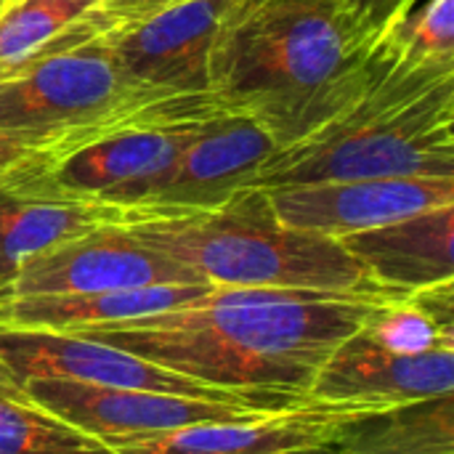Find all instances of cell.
<instances>
[{
    "instance_id": "obj_28",
    "label": "cell",
    "mask_w": 454,
    "mask_h": 454,
    "mask_svg": "<svg viewBox=\"0 0 454 454\" xmlns=\"http://www.w3.org/2000/svg\"><path fill=\"white\" fill-rule=\"evenodd\" d=\"M13 3H19V0H11V5H13Z\"/></svg>"
},
{
    "instance_id": "obj_23",
    "label": "cell",
    "mask_w": 454,
    "mask_h": 454,
    "mask_svg": "<svg viewBox=\"0 0 454 454\" xmlns=\"http://www.w3.org/2000/svg\"><path fill=\"white\" fill-rule=\"evenodd\" d=\"M40 141L43 136H35V133H0V176L8 173L32 149H37Z\"/></svg>"
},
{
    "instance_id": "obj_15",
    "label": "cell",
    "mask_w": 454,
    "mask_h": 454,
    "mask_svg": "<svg viewBox=\"0 0 454 454\" xmlns=\"http://www.w3.org/2000/svg\"><path fill=\"white\" fill-rule=\"evenodd\" d=\"M375 285L412 295L454 282V205L338 239Z\"/></svg>"
},
{
    "instance_id": "obj_27",
    "label": "cell",
    "mask_w": 454,
    "mask_h": 454,
    "mask_svg": "<svg viewBox=\"0 0 454 454\" xmlns=\"http://www.w3.org/2000/svg\"><path fill=\"white\" fill-rule=\"evenodd\" d=\"M8 5H11V0H0V16H3V11H5Z\"/></svg>"
},
{
    "instance_id": "obj_1",
    "label": "cell",
    "mask_w": 454,
    "mask_h": 454,
    "mask_svg": "<svg viewBox=\"0 0 454 454\" xmlns=\"http://www.w3.org/2000/svg\"><path fill=\"white\" fill-rule=\"evenodd\" d=\"M386 298L279 287H213L186 309L80 330L106 346L210 388L295 407L333 351L356 335Z\"/></svg>"
},
{
    "instance_id": "obj_4",
    "label": "cell",
    "mask_w": 454,
    "mask_h": 454,
    "mask_svg": "<svg viewBox=\"0 0 454 454\" xmlns=\"http://www.w3.org/2000/svg\"><path fill=\"white\" fill-rule=\"evenodd\" d=\"M122 226L218 287H279L402 301L333 237L282 223L269 192L245 186L205 210H125Z\"/></svg>"
},
{
    "instance_id": "obj_10",
    "label": "cell",
    "mask_w": 454,
    "mask_h": 454,
    "mask_svg": "<svg viewBox=\"0 0 454 454\" xmlns=\"http://www.w3.org/2000/svg\"><path fill=\"white\" fill-rule=\"evenodd\" d=\"M277 149L271 133L247 114L226 112L207 120L184 154L125 210H205L250 186L263 160Z\"/></svg>"
},
{
    "instance_id": "obj_11",
    "label": "cell",
    "mask_w": 454,
    "mask_h": 454,
    "mask_svg": "<svg viewBox=\"0 0 454 454\" xmlns=\"http://www.w3.org/2000/svg\"><path fill=\"white\" fill-rule=\"evenodd\" d=\"M239 3L181 0L101 37L133 80L173 93H205L213 45Z\"/></svg>"
},
{
    "instance_id": "obj_14",
    "label": "cell",
    "mask_w": 454,
    "mask_h": 454,
    "mask_svg": "<svg viewBox=\"0 0 454 454\" xmlns=\"http://www.w3.org/2000/svg\"><path fill=\"white\" fill-rule=\"evenodd\" d=\"M444 394H454V348L420 356L391 354L362 330L333 351L309 391L314 402L367 407H394Z\"/></svg>"
},
{
    "instance_id": "obj_6",
    "label": "cell",
    "mask_w": 454,
    "mask_h": 454,
    "mask_svg": "<svg viewBox=\"0 0 454 454\" xmlns=\"http://www.w3.org/2000/svg\"><path fill=\"white\" fill-rule=\"evenodd\" d=\"M202 125H133L69 149H32L5 178L51 197L104 202L125 210L146 184L184 154Z\"/></svg>"
},
{
    "instance_id": "obj_25",
    "label": "cell",
    "mask_w": 454,
    "mask_h": 454,
    "mask_svg": "<svg viewBox=\"0 0 454 454\" xmlns=\"http://www.w3.org/2000/svg\"><path fill=\"white\" fill-rule=\"evenodd\" d=\"M0 396H8V399H21L24 396L21 386L8 375V370L3 364H0Z\"/></svg>"
},
{
    "instance_id": "obj_24",
    "label": "cell",
    "mask_w": 454,
    "mask_h": 454,
    "mask_svg": "<svg viewBox=\"0 0 454 454\" xmlns=\"http://www.w3.org/2000/svg\"><path fill=\"white\" fill-rule=\"evenodd\" d=\"M354 8H359L362 13H367L383 32L415 3V0H346Z\"/></svg>"
},
{
    "instance_id": "obj_9",
    "label": "cell",
    "mask_w": 454,
    "mask_h": 454,
    "mask_svg": "<svg viewBox=\"0 0 454 454\" xmlns=\"http://www.w3.org/2000/svg\"><path fill=\"white\" fill-rule=\"evenodd\" d=\"M197 282L202 279L192 269L152 250L122 223H104L29 258L0 301Z\"/></svg>"
},
{
    "instance_id": "obj_22",
    "label": "cell",
    "mask_w": 454,
    "mask_h": 454,
    "mask_svg": "<svg viewBox=\"0 0 454 454\" xmlns=\"http://www.w3.org/2000/svg\"><path fill=\"white\" fill-rule=\"evenodd\" d=\"M181 0H98L93 8L85 11V19L93 24V29L101 35L130 27L168 5H176Z\"/></svg>"
},
{
    "instance_id": "obj_2",
    "label": "cell",
    "mask_w": 454,
    "mask_h": 454,
    "mask_svg": "<svg viewBox=\"0 0 454 454\" xmlns=\"http://www.w3.org/2000/svg\"><path fill=\"white\" fill-rule=\"evenodd\" d=\"M402 48L346 0H242L210 56V90L277 146L319 130L367 93Z\"/></svg>"
},
{
    "instance_id": "obj_8",
    "label": "cell",
    "mask_w": 454,
    "mask_h": 454,
    "mask_svg": "<svg viewBox=\"0 0 454 454\" xmlns=\"http://www.w3.org/2000/svg\"><path fill=\"white\" fill-rule=\"evenodd\" d=\"M0 364L21 386L29 378H56L74 380L104 388H144L162 394L197 396L210 402H226L239 407H253L261 412H277L287 407L247 399L242 394L210 388L181 372L146 362L117 346L82 338L77 333H51V330H0Z\"/></svg>"
},
{
    "instance_id": "obj_7",
    "label": "cell",
    "mask_w": 454,
    "mask_h": 454,
    "mask_svg": "<svg viewBox=\"0 0 454 454\" xmlns=\"http://www.w3.org/2000/svg\"><path fill=\"white\" fill-rule=\"evenodd\" d=\"M24 396L82 434L114 447L154 439L200 423H223L266 415L253 407L210 402L144 388H104L56 378H29Z\"/></svg>"
},
{
    "instance_id": "obj_18",
    "label": "cell",
    "mask_w": 454,
    "mask_h": 454,
    "mask_svg": "<svg viewBox=\"0 0 454 454\" xmlns=\"http://www.w3.org/2000/svg\"><path fill=\"white\" fill-rule=\"evenodd\" d=\"M333 444L343 454H454V394L364 410Z\"/></svg>"
},
{
    "instance_id": "obj_21",
    "label": "cell",
    "mask_w": 454,
    "mask_h": 454,
    "mask_svg": "<svg viewBox=\"0 0 454 454\" xmlns=\"http://www.w3.org/2000/svg\"><path fill=\"white\" fill-rule=\"evenodd\" d=\"M386 32L415 59L454 61V0H415Z\"/></svg>"
},
{
    "instance_id": "obj_3",
    "label": "cell",
    "mask_w": 454,
    "mask_h": 454,
    "mask_svg": "<svg viewBox=\"0 0 454 454\" xmlns=\"http://www.w3.org/2000/svg\"><path fill=\"white\" fill-rule=\"evenodd\" d=\"M356 178H454V61L402 51L396 64L319 130L277 146L250 186Z\"/></svg>"
},
{
    "instance_id": "obj_20",
    "label": "cell",
    "mask_w": 454,
    "mask_h": 454,
    "mask_svg": "<svg viewBox=\"0 0 454 454\" xmlns=\"http://www.w3.org/2000/svg\"><path fill=\"white\" fill-rule=\"evenodd\" d=\"M98 0H19L0 16V77L37 56Z\"/></svg>"
},
{
    "instance_id": "obj_5",
    "label": "cell",
    "mask_w": 454,
    "mask_h": 454,
    "mask_svg": "<svg viewBox=\"0 0 454 454\" xmlns=\"http://www.w3.org/2000/svg\"><path fill=\"white\" fill-rule=\"evenodd\" d=\"M170 93L133 80L82 13L35 59L0 77V133H35L45 144Z\"/></svg>"
},
{
    "instance_id": "obj_19",
    "label": "cell",
    "mask_w": 454,
    "mask_h": 454,
    "mask_svg": "<svg viewBox=\"0 0 454 454\" xmlns=\"http://www.w3.org/2000/svg\"><path fill=\"white\" fill-rule=\"evenodd\" d=\"M0 454H117L27 396H0Z\"/></svg>"
},
{
    "instance_id": "obj_12",
    "label": "cell",
    "mask_w": 454,
    "mask_h": 454,
    "mask_svg": "<svg viewBox=\"0 0 454 454\" xmlns=\"http://www.w3.org/2000/svg\"><path fill=\"white\" fill-rule=\"evenodd\" d=\"M266 192L282 223L333 239L454 205V178H356Z\"/></svg>"
},
{
    "instance_id": "obj_16",
    "label": "cell",
    "mask_w": 454,
    "mask_h": 454,
    "mask_svg": "<svg viewBox=\"0 0 454 454\" xmlns=\"http://www.w3.org/2000/svg\"><path fill=\"white\" fill-rule=\"evenodd\" d=\"M213 287L197 285H154L136 290L85 293V295H29L0 301V330H51L80 333L101 325H117L138 317L186 309L205 298Z\"/></svg>"
},
{
    "instance_id": "obj_13",
    "label": "cell",
    "mask_w": 454,
    "mask_h": 454,
    "mask_svg": "<svg viewBox=\"0 0 454 454\" xmlns=\"http://www.w3.org/2000/svg\"><path fill=\"white\" fill-rule=\"evenodd\" d=\"M364 410H380L367 404H333L303 402L287 410L223 420L200 423L181 431H170L154 439L114 447L117 454H282L333 444L338 431Z\"/></svg>"
},
{
    "instance_id": "obj_26",
    "label": "cell",
    "mask_w": 454,
    "mask_h": 454,
    "mask_svg": "<svg viewBox=\"0 0 454 454\" xmlns=\"http://www.w3.org/2000/svg\"><path fill=\"white\" fill-rule=\"evenodd\" d=\"M282 454H343L335 444H322V447H311V450H295V452H282Z\"/></svg>"
},
{
    "instance_id": "obj_17",
    "label": "cell",
    "mask_w": 454,
    "mask_h": 454,
    "mask_svg": "<svg viewBox=\"0 0 454 454\" xmlns=\"http://www.w3.org/2000/svg\"><path fill=\"white\" fill-rule=\"evenodd\" d=\"M125 210L104 202L61 200L0 176V298L19 269L37 253L104 223H122Z\"/></svg>"
}]
</instances>
